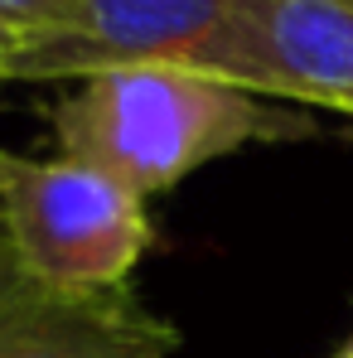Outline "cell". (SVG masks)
<instances>
[{
	"label": "cell",
	"mask_w": 353,
	"mask_h": 358,
	"mask_svg": "<svg viewBox=\"0 0 353 358\" xmlns=\"http://www.w3.org/2000/svg\"><path fill=\"white\" fill-rule=\"evenodd\" d=\"M310 131L315 121H305L291 102L175 63L87 73L54 107L63 155L112 175L141 199L175 189L242 145L295 141Z\"/></svg>",
	"instance_id": "obj_1"
},
{
	"label": "cell",
	"mask_w": 353,
	"mask_h": 358,
	"mask_svg": "<svg viewBox=\"0 0 353 358\" xmlns=\"http://www.w3.org/2000/svg\"><path fill=\"white\" fill-rule=\"evenodd\" d=\"M0 233L29 276L78 296L121 291L150 252L145 199L68 155L0 150Z\"/></svg>",
	"instance_id": "obj_2"
},
{
	"label": "cell",
	"mask_w": 353,
	"mask_h": 358,
	"mask_svg": "<svg viewBox=\"0 0 353 358\" xmlns=\"http://www.w3.org/2000/svg\"><path fill=\"white\" fill-rule=\"evenodd\" d=\"M141 63L199 68L257 92L242 0H78L63 29L20 39L5 83H78Z\"/></svg>",
	"instance_id": "obj_3"
},
{
	"label": "cell",
	"mask_w": 353,
	"mask_h": 358,
	"mask_svg": "<svg viewBox=\"0 0 353 358\" xmlns=\"http://www.w3.org/2000/svg\"><path fill=\"white\" fill-rule=\"evenodd\" d=\"M175 334L121 291L78 296L0 252V358H170Z\"/></svg>",
	"instance_id": "obj_4"
},
{
	"label": "cell",
	"mask_w": 353,
	"mask_h": 358,
	"mask_svg": "<svg viewBox=\"0 0 353 358\" xmlns=\"http://www.w3.org/2000/svg\"><path fill=\"white\" fill-rule=\"evenodd\" d=\"M257 92L353 117V0H242Z\"/></svg>",
	"instance_id": "obj_5"
},
{
	"label": "cell",
	"mask_w": 353,
	"mask_h": 358,
	"mask_svg": "<svg viewBox=\"0 0 353 358\" xmlns=\"http://www.w3.org/2000/svg\"><path fill=\"white\" fill-rule=\"evenodd\" d=\"M78 15V0H0V24L15 29L20 39L29 34H54Z\"/></svg>",
	"instance_id": "obj_6"
},
{
	"label": "cell",
	"mask_w": 353,
	"mask_h": 358,
	"mask_svg": "<svg viewBox=\"0 0 353 358\" xmlns=\"http://www.w3.org/2000/svg\"><path fill=\"white\" fill-rule=\"evenodd\" d=\"M15 49H20V34L0 24V83H5V73H10V59H15Z\"/></svg>",
	"instance_id": "obj_7"
},
{
	"label": "cell",
	"mask_w": 353,
	"mask_h": 358,
	"mask_svg": "<svg viewBox=\"0 0 353 358\" xmlns=\"http://www.w3.org/2000/svg\"><path fill=\"white\" fill-rule=\"evenodd\" d=\"M339 358H353V339H349V344H344V354H339Z\"/></svg>",
	"instance_id": "obj_8"
},
{
	"label": "cell",
	"mask_w": 353,
	"mask_h": 358,
	"mask_svg": "<svg viewBox=\"0 0 353 358\" xmlns=\"http://www.w3.org/2000/svg\"><path fill=\"white\" fill-rule=\"evenodd\" d=\"M0 252H5V233H0Z\"/></svg>",
	"instance_id": "obj_9"
}]
</instances>
